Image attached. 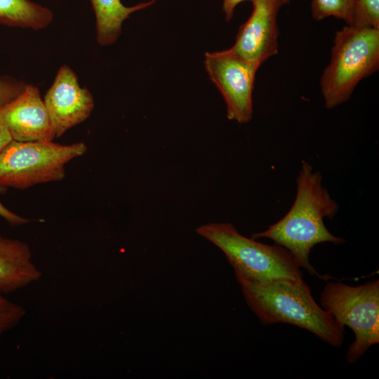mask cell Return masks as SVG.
<instances>
[{
    "label": "cell",
    "instance_id": "cell-4",
    "mask_svg": "<svg viewBox=\"0 0 379 379\" xmlns=\"http://www.w3.org/2000/svg\"><path fill=\"white\" fill-rule=\"evenodd\" d=\"M196 232L223 252L236 277L260 281L281 278L302 280L299 263L281 245H267L246 237L228 222L202 225L197 227Z\"/></svg>",
    "mask_w": 379,
    "mask_h": 379
},
{
    "label": "cell",
    "instance_id": "cell-6",
    "mask_svg": "<svg viewBox=\"0 0 379 379\" xmlns=\"http://www.w3.org/2000/svg\"><path fill=\"white\" fill-rule=\"evenodd\" d=\"M321 305L338 324L350 327L354 333L355 340L346 356L350 364L379 343L378 280L356 286L328 282L321 295Z\"/></svg>",
    "mask_w": 379,
    "mask_h": 379
},
{
    "label": "cell",
    "instance_id": "cell-10",
    "mask_svg": "<svg viewBox=\"0 0 379 379\" xmlns=\"http://www.w3.org/2000/svg\"><path fill=\"white\" fill-rule=\"evenodd\" d=\"M0 118L13 140L53 141L55 132L39 88L25 85L22 91L0 109Z\"/></svg>",
    "mask_w": 379,
    "mask_h": 379
},
{
    "label": "cell",
    "instance_id": "cell-19",
    "mask_svg": "<svg viewBox=\"0 0 379 379\" xmlns=\"http://www.w3.org/2000/svg\"><path fill=\"white\" fill-rule=\"evenodd\" d=\"M246 0H223L222 11L225 13V20L229 21L232 19L237 6ZM253 1V0H249ZM284 4H288L291 0H281Z\"/></svg>",
    "mask_w": 379,
    "mask_h": 379
},
{
    "label": "cell",
    "instance_id": "cell-9",
    "mask_svg": "<svg viewBox=\"0 0 379 379\" xmlns=\"http://www.w3.org/2000/svg\"><path fill=\"white\" fill-rule=\"evenodd\" d=\"M252 12L230 49L258 66L278 52L277 15L281 0H253Z\"/></svg>",
    "mask_w": 379,
    "mask_h": 379
},
{
    "label": "cell",
    "instance_id": "cell-1",
    "mask_svg": "<svg viewBox=\"0 0 379 379\" xmlns=\"http://www.w3.org/2000/svg\"><path fill=\"white\" fill-rule=\"evenodd\" d=\"M321 181V174L314 172L312 166L302 161L297 178V194L291 209L279 221L263 232L253 234L252 238L273 240L289 251L300 267L326 280L330 277L319 275L310 264L311 249L319 243L342 244L345 240L333 235L324 225V218H333L338 205Z\"/></svg>",
    "mask_w": 379,
    "mask_h": 379
},
{
    "label": "cell",
    "instance_id": "cell-8",
    "mask_svg": "<svg viewBox=\"0 0 379 379\" xmlns=\"http://www.w3.org/2000/svg\"><path fill=\"white\" fill-rule=\"evenodd\" d=\"M43 100L55 138L87 119L94 108L92 94L67 65L60 67Z\"/></svg>",
    "mask_w": 379,
    "mask_h": 379
},
{
    "label": "cell",
    "instance_id": "cell-14",
    "mask_svg": "<svg viewBox=\"0 0 379 379\" xmlns=\"http://www.w3.org/2000/svg\"><path fill=\"white\" fill-rule=\"evenodd\" d=\"M354 1V0H312V16L317 21L333 16L344 20L348 25L351 21Z\"/></svg>",
    "mask_w": 379,
    "mask_h": 379
},
{
    "label": "cell",
    "instance_id": "cell-2",
    "mask_svg": "<svg viewBox=\"0 0 379 379\" xmlns=\"http://www.w3.org/2000/svg\"><path fill=\"white\" fill-rule=\"evenodd\" d=\"M247 305L264 324L286 323L306 329L335 347L343 343L344 327L314 301L303 280H255L237 277Z\"/></svg>",
    "mask_w": 379,
    "mask_h": 379
},
{
    "label": "cell",
    "instance_id": "cell-3",
    "mask_svg": "<svg viewBox=\"0 0 379 379\" xmlns=\"http://www.w3.org/2000/svg\"><path fill=\"white\" fill-rule=\"evenodd\" d=\"M379 68V29L345 26L335 32L331 59L321 79L325 106L347 101L357 84Z\"/></svg>",
    "mask_w": 379,
    "mask_h": 379
},
{
    "label": "cell",
    "instance_id": "cell-7",
    "mask_svg": "<svg viewBox=\"0 0 379 379\" xmlns=\"http://www.w3.org/2000/svg\"><path fill=\"white\" fill-rule=\"evenodd\" d=\"M206 72L222 95L228 119L248 123L253 116V91L260 66L230 48L205 53Z\"/></svg>",
    "mask_w": 379,
    "mask_h": 379
},
{
    "label": "cell",
    "instance_id": "cell-13",
    "mask_svg": "<svg viewBox=\"0 0 379 379\" xmlns=\"http://www.w3.org/2000/svg\"><path fill=\"white\" fill-rule=\"evenodd\" d=\"M53 20L48 8L31 0H0V24L8 27L39 30Z\"/></svg>",
    "mask_w": 379,
    "mask_h": 379
},
{
    "label": "cell",
    "instance_id": "cell-5",
    "mask_svg": "<svg viewBox=\"0 0 379 379\" xmlns=\"http://www.w3.org/2000/svg\"><path fill=\"white\" fill-rule=\"evenodd\" d=\"M87 151L84 142L60 145L53 141L13 140L0 154V186L24 190L37 184L60 181L65 166Z\"/></svg>",
    "mask_w": 379,
    "mask_h": 379
},
{
    "label": "cell",
    "instance_id": "cell-12",
    "mask_svg": "<svg viewBox=\"0 0 379 379\" xmlns=\"http://www.w3.org/2000/svg\"><path fill=\"white\" fill-rule=\"evenodd\" d=\"M95 15L96 39L102 46L115 43L121 33L123 22L131 15L153 4L155 0L133 6H124L121 0H89Z\"/></svg>",
    "mask_w": 379,
    "mask_h": 379
},
{
    "label": "cell",
    "instance_id": "cell-18",
    "mask_svg": "<svg viewBox=\"0 0 379 379\" xmlns=\"http://www.w3.org/2000/svg\"><path fill=\"white\" fill-rule=\"evenodd\" d=\"M5 187L0 186V192ZM0 217L6 220L9 224L12 225H21L27 224L29 222V220L18 215L15 213L6 208L0 202Z\"/></svg>",
    "mask_w": 379,
    "mask_h": 379
},
{
    "label": "cell",
    "instance_id": "cell-15",
    "mask_svg": "<svg viewBox=\"0 0 379 379\" xmlns=\"http://www.w3.org/2000/svg\"><path fill=\"white\" fill-rule=\"evenodd\" d=\"M348 25L379 29V0H354Z\"/></svg>",
    "mask_w": 379,
    "mask_h": 379
},
{
    "label": "cell",
    "instance_id": "cell-17",
    "mask_svg": "<svg viewBox=\"0 0 379 379\" xmlns=\"http://www.w3.org/2000/svg\"><path fill=\"white\" fill-rule=\"evenodd\" d=\"M25 85L24 81L13 77L0 75V109L17 97Z\"/></svg>",
    "mask_w": 379,
    "mask_h": 379
},
{
    "label": "cell",
    "instance_id": "cell-16",
    "mask_svg": "<svg viewBox=\"0 0 379 379\" xmlns=\"http://www.w3.org/2000/svg\"><path fill=\"white\" fill-rule=\"evenodd\" d=\"M25 315V310L0 291V338L7 331L17 326Z\"/></svg>",
    "mask_w": 379,
    "mask_h": 379
},
{
    "label": "cell",
    "instance_id": "cell-20",
    "mask_svg": "<svg viewBox=\"0 0 379 379\" xmlns=\"http://www.w3.org/2000/svg\"><path fill=\"white\" fill-rule=\"evenodd\" d=\"M12 140L9 131L0 118V154Z\"/></svg>",
    "mask_w": 379,
    "mask_h": 379
},
{
    "label": "cell",
    "instance_id": "cell-11",
    "mask_svg": "<svg viewBox=\"0 0 379 379\" xmlns=\"http://www.w3.org/2000/svg\"><path fill=\"white\" fill-rule=\"evenodd\" d=\"M41 277L29 246L0 235V291L4 294L14 292L37 281Z\"/></svg>",
    "mask_w": 379,
    "mask_h": 379
}]
</instances>
